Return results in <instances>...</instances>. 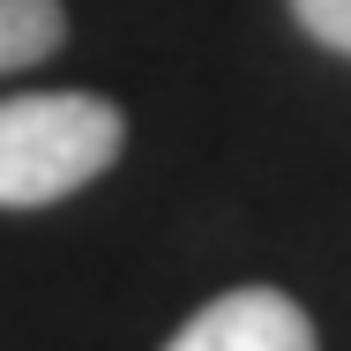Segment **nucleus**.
Returning a JSON list of instances; mask_svg holds the SVG:
<instances>
[{
	"label": "nucleus",
	"instance_id": "obj_1",
	"mask_svg": "<svg viewBox=\"0 0 351 351\" xmlns=\"http://www.w3.org/2000/svg\"><path fill=\"white\" fill-rule=\"evenodd\" d=\"M128 120L90 90H30L0 97V210H38L112 172Z\"/></svg>",
	"mask_w": 351,
	"mask_h": 351
},
{
	"label": "nucleus",
	"instance_id": "obj_2",
	"mask_svg": "<svg viewBox=\"0 0 351 351\" xmlns=\"http://www.w3.org/2000/svg\"><path fill=\"white\" fill-rule=\"evenodd\" d=\"M165 351H322L314 344V322L299 314V299H284L269 284H239L210 299Z\"/></svg>",
	"mask_w": 351,
	"mask_h": 351
},
{
	"label": "nucleus",
	"instance_id": "obj_3",
	"mask_svg": "<svg viewBox=\"0 0 351 351\" xmlns=\"http://www.w3.org/2000/svg\"><path fill=\"white\" fill-rule=\"evenodd\" d=\"M68 38V15L60 0H0V75L45 60L53 45Z\"/></svg>",
	"mask_w": 351,
	"mask_h": 351
},
{
	"label": "nucleus",
	"instance_id": "obj_4",
	"mask_svg": "<svg viewBox=\"0 0 351 351\" xmlns=\"http://www.w3.org/2000/svg\"><path fill=\"white\" fill-rule=\"evenodd\" d=\"M291 15H299V30L314 45H329V53L351 60V0H291Z\"/></svg>",
	"mask_w": 351,
	"mask_h": 351
}]
</instances>
